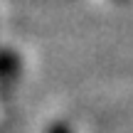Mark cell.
<instances>
[{
    "label": "cell",
    "instance_id": "obj_1",
    "mask_svg": "<svg viewBox=\"0 0 133 133\" xmlns=\"http://www.w3.org/2000/svg\"><path fill=\"white\" fill-rule=\"evenodd\" d=\"M20 71V59L15 52H8V49H0V79L12 81Z\"/></svg>",
    "mask_w": 133,
    "mask_h": 133
},
{
    "label": "cell",
    "instance_id": "obj_2",
    "mask_svg": "<svg viewBox=\"0 0 133 133\" xmlns=\"http://www.w3.org/2000/svg\"><path fill=\"white\" fill-rule=\"evenodd\" d=\"M47 133H71V131H69V126H66V123H52L47 128Z\"/></svg>",
    "mask_w": 133,
    "mask_h": 133
},
{
    "label": "cell",
    "instance_id": "obj_3",
    "mask_svg": "<svg viewBox=\"0 0 133 133\" xmlns=\"http://www.w3.org/2000/svg\"><path fill=\"white\" fill-rule=\"evenodd\" d=\"M116 3H128V0H116Z\"/></svg>",
    "mask_w": 133,
    "mask_h": 133
}]
</instances>
